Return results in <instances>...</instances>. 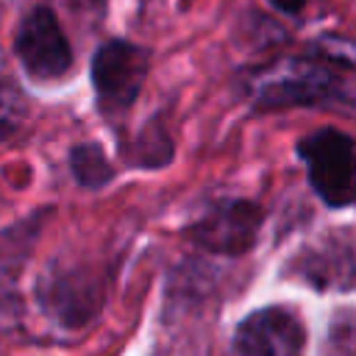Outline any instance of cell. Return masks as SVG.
Here are the masks:
<instances>
[{
	"label": "cell",
	"mask_w": 356,
	"mask_h": 356,
	"mask_svg": "<svg viewBox=\"0 0 356 356\" xmlns=\"http://www.w3.org/2000/svg\"><path fill=\"white\" fill-rule=\"evenodd\" d=\"M353 42L337 33L314 39L306 53L289 56L261 70L253 78L256 108H286V106H353Z\"/></svg>",
	"instance_id": "6da1fadb"
},
{
	"label": "cell",
	"mask_w": 356,
	"mask_h": 356,
	"mask_svg": "<svg viewBox=\"0 0 356 356\" xmlns=\"http://www.w3.org/2000/svg\"><path fill=\"white\" fill-rule=\"evenodd\" d=\"M306 181L328 209H348L356 197V145L339 128H317L295 145Z\"/></svg>",
	"instance_id": "7a4b0ae2"
},
{
	"label": "cell",
	"mask_w": 356,
	"mask_h": 356,
	"mask_svg": "<svg viewBox=\"0 0 356 356\" xmlns=\"http://www.w3.org/2000/svg\"><path fill=\"white\" fill-rule=\"evenodd\" d=\"M150 72V50L128 42V39H108L92 56V89L97 111L106 120H120L131 111L139 100L145 81Z\"/></svg>",
	"instance_id": "3957f363"
},
{
	"label": "cell",
	"mask_w": 356,
	"mask_h": 356,
	"mask_svg": "<svg viewBox=\"0 0 356 356\" xmlns=\"http://www.w3.org/2000/svg\"><path fill=\"white\" fill-rule=\"evenodd\" d=\"M264 225V209L248 197H217L186 228V239L203 253L214 256H248Z\"/></svg>",
	"instance_id": "277c9868"
},
{
	"label": "cell",
	"mask_w": 356,
	"mask_h": 356,
	"mask_svg": "<svg viewBox=\"0 0 356 356\" xmlns=\"http://www.w3.org/2000/svg\"><path fill=\"white\" fill-rule=\"evenodd\" d=\"M14 53L22 70L36 81L64 78L75 61L72 44L56 17V11L44 3L33 6L14 33Z\"/></svg>",
	"instance_id": "5b68a950"
},
{
	"label": "cell",
	"mask_w": 356,
	"mask_h": 356,
	"mask_svg": "<svg viewBox=\"0 0 356 356\" xmlns=\"http://www.w3.org/2000/svg\"><path fill=\"white\" fill-rule=\"evenodd\" d=\"M306 325L289 306H261L236 323L231 356H306Z\"/></svg>",
	"instance_id": "8992f818"
},
{
	"label": "cell",
	"mask_w": 356,
	"mask_h": 356,
	"mask_svg": "<svg viewBox=\"0 0 356 356\" xmlns=\"http://www.w3.org/2000/svg\"><path fill=\"white\" fill-rule=\"evenodd\" d=\"M39 298L47 312H53L64 325H83L95 306L100 303L103 292L95 278L78 270H64L61 275H47L39 284Z\"/></svg>",
	"instance_id": "52a82bcc"
},
{
	"label": "cell",
	"mask_w": 356,
	"mask_h": 356,
	"mask_svg": "<svg viewBox=\"0 0 356 356\" xmlns=\"http://www.w3.org/2000/svg\"><path fill=\"white\" fill-rule=\"evenodd\" d=\"M300 275L306 284L317 289H342L348 292L353 286V248L350 236H342V242L334 239V248H312L300 253Z\"/></svg>",
	"instance_id": "ba28073f"
},
{
	"label": "cell",
	"mask_w": 356,
	"mask_h": 356,
	"mask_svg": "<svg viewBox=\"0 0 356 356\" xmlns=\"http://www.w3.org/2000/svg\"><path fill=\"white\" fill-rule=\"evenodd\" d=\"M120 156L128 167L159 170V167H167L175 159V145H172V136H170L167 125L159 117H153L131 139L120 142Z\"/></svg>",
	"instance_id": "9c48e42d"
},
{
	"label": "cell",
	"mask_w": 356,
	"mask_h": 356,
	"mask_svg": "<svg viewBox=\"0 0 356 356\" xmlns=\"http://www.w3.org/2000/svg\"><path fill=\"white\" fill-rule=\"evenodd\" d=\"M67 164L70 172L75 178V184L81 189L97 192L103 186H108L117 178V167L111 164V159L106 156L100 142H78L70 147L67 153Z\"/></svg>",
	"instance_id": "30bf717a"
},
{
	"label": "cell",
	"mask_w": 356,
	"mask_h": 356,
	"mask_svg": "<svg viewBox=\"0 0 356 356\" xmlns=\"http://www.w3.org/2000/svg\"><path fill=\"white\" fill-rule=\"evenodd\" d=\"M28 117V95L11 78H0V145L11 139Z\"/></svg>",
	"instance_id": "8fae6325"
},
{
	"label": "cell",
	"mask_w": 356,
	"mask_h": 356,
	"mask_svg": "<svg viewBox=\"0 0 356 356\" xmlns=\"http://www.w3.org/2000/svg\"><path fill=\"white\" fill-rule=\"evenodd\" d=\"M278 14H300L309 0H267Z\"/></svg>",
	"instance_id": "7c38bea8"
}]
</instances>
